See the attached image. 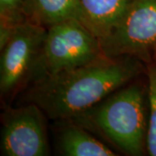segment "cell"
Segmentation results:
<instances>
[{"instance_id":"cell-9","label":"cell","mask_w":156,"mask_h":156,"mask_svg":"<svg viewBox=\"0 0 156 156\" xmlns=\"http://www.w3.org/2000/svg\"><path fill=\"white\" fill-rule=\"evenodd\" d=\"M137 0H82L89 29L99 38L106 37Z\"/></svg>"},{"instance_id":"cell-2","label":"cell","mask_w":156,"mask_h":156,"mask_svg":"<svg viewBox=\"0 0 156 156\" xmlns=\"http://www.w3.org/2000/svg\"><path fill=\"white\" fill-rule=\"evenodd\" d=\"M71 120L122 154L144 155L148 122L147 84L138 78Z\"/></svg>"},{"instance_id":"cell-3","label":"cell","mask_w":156,"mask_h":156,"mask_svg":"<svg viewBox=\"0 0 156 156\" xmlns=\"http://www.w3.org/2000/svg\"><path fill=\"white\" fill-rule=\"evenodd\" d=\"M104 56L100 38L83 23L76 20L59 23L47 29L30 85Z\"/></svg>"},{"instance_id":"cell-7","label":"cell","mask_w":156,"mask_h":156,"mask_svg":"<svg viewBox=\"0 0 156 156\" xmlns=\"http://www.w3.org/2000/svg\"><path fill=\"white\" fill-rule=\"evenodd\" d=\"M56 149L64 156L119 155L110 146L71 119L54 121Z\"/></svg>"},{"instance_id":"cell-10","label":"cell","mask_w":156,"mask_h":156,"mask_svg":"<svg viewBox=\"0 0 156 156\" xmlns=\"http://www.w3.org/2000/svg\"><path fill=\"white\" fill-rule=\"evenodd\" d=\"M148 122L147 135V154L156 156V62L147 65Z\"/></svg>"},{"instance_id":"cell-5","label":"cell","mask_w":156,"mask_h":156,"mask_svg":"<svg viewBox=\"0 0 156 156\" xmlns=\"http://www.w3.org/2000/svg\"><path fill=\"white\" fill-rule=\"evenodd\" d=\"M100 41L106 56H134L147 65L154 62L156 0H137L122 20Z\"/></svg>"},{"instance_id":"cell-6","label":"cell","mask_w":156,"mask_h":156,"mask_svg":"<svg viewBox=\"0 0 156 156\" xmlns=\"http://www.w3.org/2000/svg\"><path fill=\"white\" fill-rule=\"evenodd\" d=\"M44 112L33 102L8 107L2 115L3 156H47L50 148Z\"/></svg>"},{"instance_id":"cell-8","label":"cell","mask_w":156,"mask_h":156,"mask_svg":"<svg viewBox=\"0 0 156 156\" xmlns=\"http://www.w3.org/2000/svg\"><path fill=\"white\" fill-rule=\"evenodd\" d=\"M27 21L48 29L67 20H76L88 27L82 0H28Z\"/></svg>"},{"instance_id":"cell-4","label":"cell","mask_w":156,"mask_h":156,"mask_svg":"<svg viewBox=\"0 0 156 156\" xmlns=\"http://www.w3.org/2000/svg\"><path fill=\"white\" fill-rule=\"evenodd\" d=\"M46 34L47 29L41 25L23 23L15 27L0 50V94L5 103L30 85Z\"/></svg>"},{"instance_id":"cell-11","label":"cell","mask_w":156,"mask_h":156,"mask_svg":"<svg viewBox=\"0 0 156 156\" xmlns=\"http://www.w3.org/2000/svg\"><path fill=\"white\" fill-rule=\"evenodd\" d=\"M28 0H0V27L14 29L27 22Z\"/></svg>"},{"instance_id":"cell-1","label":"cell","mask_w":156,"mask_h":156,"mask_svg":"<svg viewBox=\"0 0 156 156\" xmlns=\"http://www.w3.org/2000/svg\"><path fill=\"white\" fill-rule=\"evenodd\" d=\"M144 72L147 64L137 57L104 56L30 85L21 93V103L37 104L53 122L71 119Z\"/></svg>"}]
</instances>
